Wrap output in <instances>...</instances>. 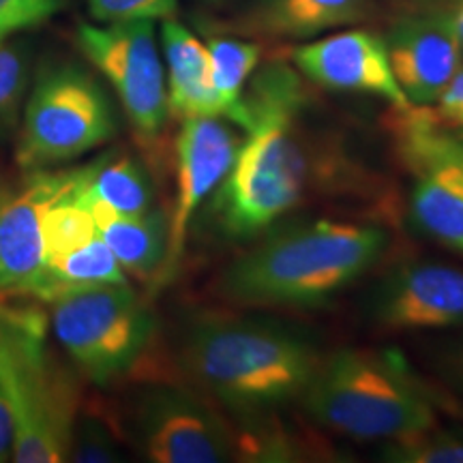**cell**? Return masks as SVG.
Returning a JSON list of instances; mask_svg holds the SVG:
<instances>
[{"mask_svg":"<svg viewBox=\"0 0 463 463\" xmlns=\"http://www.w3.org/2000/svg\"><path fill=\"white\" fill-rule=\"evenodd\" d=\"M300 108L298 73L283 62L266 65L242 92L239 127L247 137L211 206L228 239H258L303 200L309 161L298 137Z\"/></svg>","mask_w":463,"mask_h":463,"instance_id":"6da1fadb","label":"cell"},{"mask_svg":"<svg viewBox=\"0 0 463 463\" xmlns=\"http://www.w3.org/2000/svg\"><path fill=\"white\" fill-rule=\"evenodd\" d=\"M386 247L389 234L372 223L273 225L225 266L217 289L239 307H314L367 275Z\"/></svg>","mask_w":463,"mask_h":463,"instance_id":"7a4b0ae2","label":"cell"},{"mask_svg":"<svg viewBox=\"0 0 463 463\" xmlns=\"http://www.w3.org/2000/svg\"><path fill=\"white\" fill-rule=\"evenodd\" d=\"M320 358L305 335L245 316H202L181 341L189 378L241 422L298 402Z\"/></svg>","mask_w":463,"mask_h":463,"instance_id":"3957f363","label":"cell"},{"mask_svg":"<svg viewBox=\"0 0 463 463\" xmlns=\"http://www.w3.org/2000/svg\"><path fill=\"white\" fill-rule=\"evenodd\" d=\"M298 403L316 425L354 439L389 442L438 425L433 395L395 350L322 356Z\"/></svg>","mask_w":463,"mask_h":463,"instance_id":"277c9868","label":"cell"},{"mask_svg":"<svg viewBox=\"0 0 463 463\" xmlns=\"http://www.w3.org/2000/svg\"><path fill=\"white\" fill-rule=\"evenodd\" d=\"M0 391L17 463L69 461L78 402L45 352V320L31 309L0 307Z\"/></svg>","mask_w":463,"mask_h":463,"instance_id":"5b68a950","label":"cell"},{"mask_svg":"<svg viewBox=\"0 0 463 463\" xmlns=\"http://www.w3.org/2000/svg\"><path fill=\"white\" fill-rule=\"evenodd\" d=\"M50 303L58 344L97 386L123 380L153 339L155 317L129 281L75 288Z\"/></svg>","mask_w":463,"mask_h":463,"instance_id":"8992f818","label":"cell"},{"mask_svg":"<svg viewBox=\"0 0 463 463\" xmlns=\"http://www.w3.org/2000/svg\"><path fill=\"white\" fill-rule=\"evenodd\" d=\"M116 114L103 86L75 65L39 75L17 140V165L50 170L90 153L116 136Z\"/></svg>","mask_w":463,"mask_h":463,"instance_id":"52a82bcc","label":"cell"},{"mask_svg":"<svg viewBox=\"0 0 463 463\" xmlns=\"http://www.w3.org/2000/svg\"><path fill=\"white\" fill-rule=\"evenodd\" d=\"M392 137L410 178V217L420 234L463 258V136L433 108H395Z\"/></svg>","mask_w":463,"mask_h":463,"instance_id":"ba28073f","label":"cell"},{"mask_svg":"<svg viewBox=\"0 0 463 463\" xmlns=\"http://www.w3.org/2000/svg\"><path fill=\"white\" fill-rule=\"evenodd\" d=\"M78 43L92 65L112 84L133 129L146 140L157 137L170 109L165 69L157 50L153 22L80 24Z\"/></svg>","mask_w":463,"mask_h":463,"instance_id":"9c48e42d","label":"cell"},{"mask_svg":"<svg viewBox=\"0 0 463 463\" xmlns=\"http://www.w3.org/2000/svg\"><path fill=\"white\" fill-rule=\"evenodd\" d=\"M133 425L137 447L155 463H225L241 453L228 419L181 386L159 384L144 392Z\"/></svg>","mask_w":463,"mask_h":463,"instance_id":"30bf717a","label":"cell"},{"mask_svg":"<svg viewBox=\"0 0 463 463\" xmlns=\"http://www.w3.org/2000/svg\"><path fill=\"white\" fill-rule=\"evenodd\" d=\"M241 140L222 116L184 118L176 140V202L167 217V251L161 270L170 279L187 245L189 225L228 176Z\"/></svg>","mask_w":463,"mask_h":463,"instance_id":"8fae6325","label":"cell"},{"mask_svg":"<svg viewBox=\"0 0 463 463\" xmlns=\"http://www.w3.org/2000/svg\"><path fill=\"white\" fill-rule=\"evenodd\" d=\"M384 45L399 89L416 108L436 106L463 67V48L449 7H425L399 17Z\"/></svg>","mask_w":463,"mask_h":463,"instance_id":"7c38bea8","label":"cell"},{"mask_svg":"<svg viewBox=\"0 0 463 463\" xmlns=\"http://www.w3.org/2000/svg\"><path fill=\"white\" fill-rule=\"evenodd\" d=\"M75 176L78 170H34L0 189V294H28L39 279L43 215L73 187Z\"/></svg>","mask_w":463,"mask_h":463,"instance_id":"4fadbf2b","label":"cell"},{"mask_svg":"<svg viewBox=\"0 0 463 463\" xmlns=\"http://www.w3.org/2000/svg\"><path fill=\"white\" fill-rule=\"evenodd\" d=\"M369 316L391 331L463 326V269L438 262L397 266L373 288Z\"/></svg>","mask_w":463,"mask_h":463,"instance_id":"5bb4252c","label":"cell"},{"mask_svg":"<svg viewBox=\"0 0 463 463\" xmlns=\"http://www.w3.org/2000/svg\"><path fill=\"white\" fill-rule=\"evenodd\" d=\"M292 62L324 89L373 95L397 109L412 108L392 75L384 37L372 31L356 28L303 43L292 50Z\"/></svg>","mask_w":463,"mask_h":463,"instance_id":"9a60e30c","label":"cell"},{"mask_svg":"<svg viewBox=\"0 0 463 463\" xmlns=\"http://www.w3.org/2000/svg\"><path fill=\"white\" fill-rule=\"evenodd\" d=\"M161 45L167 67L170 114L183 120L194 116H222L206 43H202L181 22L167 17L161 24Z\"/></svg>","mask_w":463,"mask_h":463,"instance_id":"2e32d148","label":"cell"},{"mask_svg":"<svg viewBox=\"0 0 463 463\" xmlns=\"http://www.w3.org/2000/svg\"><path fill=\"white\" fill-rule=\"evenodd\" d=\"M369 0H251L239 31L273 39H311L358 24Z\"/></svg>","mask_w":463,"mask_h":463,"instance_id":"e0dca14e","label":"cell"},{"mask_svg":"<svg viewBox=\"0 0 463 463\" xmlns=\"http://www.w3.org/2000/svg\"><path fill=\"white\" fill-rule=\"evenodd\" d=\"M97 230L125 273L148 279L159 273L167 251V217L150 208L140 215H120L99 202H89Z\"/></svg>","mask_w":463,"mask_h":463,"instance_id":"ac0fdd59","label":"cell"},{"mask_svg":"<svg viewBox=\"0 0 463 463\" xmlns=\"http://www.w3.org/2000/svg\"><path fill=\"white\" fill-rule=\"evenodd\" d=\"M75 194L89 202H99L120 215H140L153 208L155 191L146 170L131 155H106L95 164L80 167Z\"/></svg>","mask_w":463,"mask_h":463,"instance_id":"d6986e66","label":"cell"},{"mask_svg":"<svg viewBox=\"0 0 463 463\" xmlns=\"http://www.w3.org/2000/svg\"><path fill=\"white\" fill-rule=\"evenodd\" d=\"M213 65V86H215L222 116L239 127L242 116V89L256 71L262 48L258 43L241 42L232 37H211L206 42Z\"/></svg>","mask_w":463,"mask_h":463,"instance_id":"ffe728a7","label":"cell"},{"mask_svg":"<svg viewBox=\"0 0 463 463\" xmlns=\"http://www.w3.org/2000/svg\"><path fill=\"white\" fill-rule=\"evenodd\" d=\"M380 459L389 463H463V438L453 431L438 430L436 425L384 442Z\"/></svg>","mask_w":463,"mask_h":463,"instance_id":"44dd1931","label":"cell"},{"mask_svg":"<svg viewBox=\"0 0 463 463\" xmlns=\"http://www.w3.org/2000/svg\"><path fill=\"white\" fill-rule=\"evenodd\" d=\"M120 450L116 447V438L109 427L97 416H82L75 419L71 447H69V461L80 463H106L118 461Z\"/></svg>","mask_w":463,"mask_h":463,"instance_id":"7402d4cb","label":"cell"},{"mask_svg":"<svg viewBox=\"0 0 463 463\" xmlns=\"http://www.w3.org/2000/svg\"><path fill=\"white\" fill-rule=\"evenodd\" d=\"M86 5L92 20L101 24L167 20L178 11V0H86Z\"/></svg>","mask_w":463,"mask_h":463,"instance_id":"603a6c76","label":"cell"},{"mask_svg":"<svg viewBox=\"0 0 463 463\" xmlns=\"http://www.w3.org/2000/svg\"><path fill=\"white\" fill-rule=\"evenodd\" d=\"M26 90V61L22 52L0 45V137L15 125L17 106Z\"/></svg>","mask_w":463,"mask_h":463,"instance_id":"cb8c5ba5","label":"cell"},{"mask_svg":"<svg viewBox=\"0 0 463 463\" xmlns=\"http://www.w3.org/2000/svg\"><path fill=\"white\" fill-rule=\"evenodd\" d=\"M62 7V0H0V42L22 28L42 24Z\"/></svg>","mask_w":463,"mask_h":463,"instance_id":"d4e9b609","label":"cell"},{"mask_svg":"<svg viewBox=\"0 0 463 463\" xmlns=\"http://www.w3.org/2000/svg\"><path fill=\"white\" fill-rule=\"evenodd\" d=\"M433 112L438 114V118L442 120L444 125L463 136V67L457 71L455 78L450 80V84L438 99Z\"/></svg>","mask_w":463,"mask_h":463,"instance_id":"484cf974","label":"cell"},{"mask_svg":"<svg viewBox=\"0 0 463 463\" xmlns=\"http://www.w3.org/2000/svg\"><path fill=\"white\" fill-rule=\"evenodd\" d=\"M14 449V431H11V416L3 391H0V463L7 461Z\"/></svg>","mask_w":463,"mask_h":463,"instance_id":"4316f807","label":"cell"},{"mask_svg":"<svg viewBox=\"0 0 463 463\" xmlns=\"http://www.w3.org/2000/svg\"><path fill=\"white\" fill-rule=\"evenodd\" d=\"M447 372L450 375V382L455 384V389L463 395V344L457 347V350L453 352V356H450Z\"/></svg>","mask_w":463,"mask_h":463,"instance_id":"83f0119b","label":"cell"},{"mask_svg":"<svg viewBox=\"0 0 463 463\" xmlns=\"http://www.w3.org/2000/svg\"><path fill=\"white\" fill-rule=\"evenodd\" d=\"M449 9H450V17H453L457 37H459L461 48H463V3L455 5V7H449Z\"/></svg>","mask_w":463,"mask_h":463,"instance_id":"f1b7e54d","label":"cell"},{"mask_svg":"<svg viewBox=\"0 0 463 463\" xmlns=\"http://www.w3.org/2000/svg\"><path fill=\"white\" fill-rule=\"evenodd\" d=\"M420 7H455V5L463 3V0H414Z\"/></svg>","mask_w":463,"mask_h":463,"instance_id":"f546056e","label":"cell"}]
</instances>
